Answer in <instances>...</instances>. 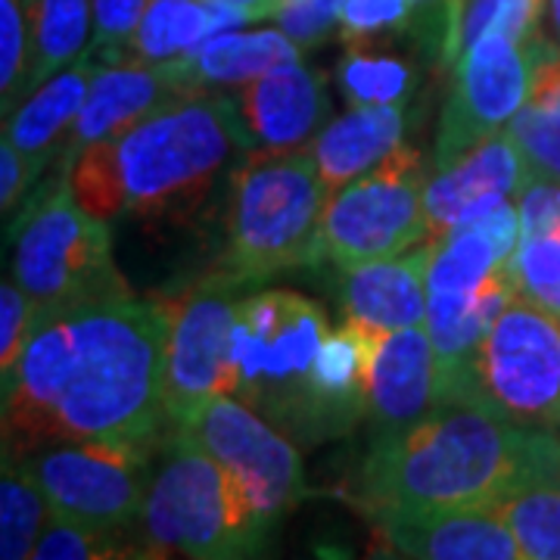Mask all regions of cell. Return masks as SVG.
Instances as JSON below:
<instances>
[{
  "instance_id": "ab89813d",
  "label": "cell",
  "mask_w": 560,
  "mask_h": 560,
  "mask_svg": "<svg viewBox=\"0 0 560 560\" xmlns=\"http://www.w3.org/2000/svg\"><path fill=\"white\" fill-rule=\"evenodd\" d=\"M529 103H555V106H560V44L539 62Z\"/></svg>"
},
{
  "instance_id": "4dcf8cb0",
  "label": "cell",
  "mask_w": 560,
  "mask_h": 560,
  "mask_svg": "<svg viewBox=\"0 0 560 560\" xmlns=\"http://www.w3.org/2000/svg\"><path fill=\"white\" fill-rule=\"evenodd\" d=\"M517 296L560 320V234L521 237L514 253Z\"/></svg>"
},
{
  "instance_id": "d6986e66",
  "label": "cell",
  "mask_w": 560,
  "mask_h": 560,
  "mask_svg": "<svg viewBox=\"0 0 560 560\" xmlns=\"http://www.w3.org/2000/svg\"><path fill=\"white\" fill-rule=\"evenodd\" d=\"M377 526L408 560H523L521 545L495 508L381 517Z\"/></svg>"
},
{
  "instance_id": "9a60e30c",
  "label": "cell",
  "mask_w": 560,
  "mask_h": 560,
  "mask_svg": "<svg viewBox=\"0 0 560 560\" xmlns=\"http://www.w3.org/2000/svg\"><path fill=\"white\" fill-rule=\"evenodd\" d=\"M526 178V162L508 128L482 140L455 165L440 168L433 180H427V241H442L495 209L501 200L517 197Z\"/></svg>"
},
{
  "instance_id": "f546056e",
  "label": "cell",
  "mask_w": 560,
  "mask_h": 560,
  "mask_svg": "<svg viewBox=\"0 0 560 560\" xmlns=\"http://www.w3.org/2000/svg\"><path fill=\"white\" fill-rule=\"evenodd\" d=\"M32 94V38L25 0H0V103L10 116Z\"/></svg>"
},
{
  "instance_id": "7402d4cb",
  "label": "cell",
  "mask_w": 560,
  "mask_h": 560,
  "mask_svg": "<svg viewBox=\"0 0 560 560\" xmlns=\"http://www.w3.org/2000/svg\"><path fill=\"white\" fill-rule=\"evenodd\" d=\"M405 109L401 106H352L334 121H327L312 140L320 180L327 197L381 165L401 147Z\"/></svg>"
},
{
  "instance_id": "3957f363",
  "label": "cell",
  "mask_w": 560,
  "mask_h": 560,
  "mask_svg": "<svg viewBox=\"0 0 560 560\" xmlns=\"http://www.w3.org/2000/svg\"><path fill=\"white\" fill-rule=\"evenodd\" d=\"M253 150L241 106L224 94L165 103L125 135L81 153L69 184L75 200L101 221H190L221 175Z\"/></svg>"
},
{
  "instance_id": "4fadbf2b",
  "label": "cell",
  "mask_w": 560,
  "mask_h": 560,
  "mask_svg": "<svg viewBox=\"0 0 560 560\" xmlns=\"http://www.w3.org/2000/svg\"><path fill=\"white\" fill-rule=\"evenodd\" d=\"M178 430L228 467L275 526L308 495L300 445L237 396L206 401Z\"/></svg>"
},
{
  "instance_id": "60d3db41",
  "label": "cell",
  "mask_w": 560,
  "mask_h": 560,
  "mask_svg": "<svg viewBox=\"0 0 560 560\" xmlns=\"http://www.w3.org/2000/svg\"><path fill=\"white\" fill-rule=\"evenodd\" d=\"M231 3H237L243 13L249 16L253 22L268 20V16H278V10L283 7V0H231Z\"/></svg>"
},
{
  "instance_id": "cb8c5ba5",
  "label": "cell",
  "mask_w": 560,
  "mask_h": 560,
  "mask_svg": "<svg viewBox=\"0 0 560 560\" xmlns=\"http://www.w3.org/2000/svg\"><path fill=\"white\" fill-rule=\"evenodd\" d=\"M548 0H445L442 40L436 62L455 69L464 54L489 35H504L521 44L545 40L541 16Z\"/></svg>"
},
{
  "instance_id": "b9f144b4",
  "label": "cell",
  "mask_w": 560,
  "mask_h": 560,
  "mask_svg": "<svg viewBox=\"0 0 560 560\" xmlns=\"http://www.w3.org/2000/svg\"><path fill=\"white\" fill-rule=\"evenodd\" d=\"M548 20H551V32H555V40L560 44V0H548Z\"/></svg>"
},
{
  "instance_id": "ffe728a7",
  "label": "cell",
  "mask_w": 560,
  "mask_h": 560,
  "mask_svg": "<svg viewBox=\"0 0 560 560\" xmlns=\"http://www.w3.org/2000/svg\"><path fill=\"white\" fill-rule=\"evenodd\" d=\"M97 69H101V60L84 54L79 62L66 66L54 79L38 84L7 116L3 138L13 140V147L28 160L35 175H40L50 162L60 160L66 138L79 119L81 106L88 101V91H91Z\"/></svg>"
},
{
  "instance_id": "7c38bea8",
  "label": "cell",
  "mask_w": 560,
  "mask_h": 560,
  "mask_svg": "<svg viewBox=\"0 0 560 560\" xmlns=\"http://www.w3.org/2000/svg\"><path fill=\"white\" fill-rule=\"evenodd\" d=\"M243 283L212 271L178 296L168 308V346H165V415L178 430L206 401L231 396V330L237 315V290Z\"/></svg>"
},
{
  "instance_id": "74e56055",
  "label": "cell",
  "mask_w": 560,
  "mask_h": 560,
  "mask_svg": "<svg viewBox=\"0 0 560 560\" xmlns=\"http://www.w3.org/2000/svg\"><path fill=\"white\" fill-rule=\"evenodd\" d=\"M38 180L35 168L13 147V140H0V209L3 215H10L13 209L20 212L25 190Z\"/></svg>"
},
{
  "instance_id": "277c9868",
  "label": "cell",
  "mask_w": 560,
  "mask_h": 560,
  "mask_svg": "<svg viewBox=\"0 0 560 560\" xmlns=\"http://www.w3.org/2000/svg\"><path fill=\"white\" fill-rule=\"evenodd\" d=\"M327 337L324 308L296 290H261L241 300L231 330V396L296 445L334 440L315 393V359Z\"/></svg>"
},
{
  "instance_id": "5bb4252c",
  "label": "cell",
  "mask_w": 560,
  "mask_h": 560,
  "mask_svg": "<svg viewBox=\"0 0 560 560\" xmlns=\"http://www.w3.org/2000/svg\"><path fill=\"white\" fill-rule=\"evenodd\" d=\"M194 94H202V91L190 84L184 60L165 62V66H143V62L101 66L91 81L79 119L66 138L57 172L69 175L75 160L91 143L119 138L128 128H135L138 121L162 109L165 103L194 97Z\"/></svg>"
},
{
  "instance_id": "52a82bcc",
  "label": "cell",
  "mask_w": 560,
  "mask_h": 560,
  "mask_svg": "<svg viewBox=\"0 0 560 560\" xmlns=\"http://www.w3.org/2000/svg\"><path fill=\"white\" fill-rule=\"evenodd\" d=\"M13 241V280L35 302L47 305L91 300L128 290L113 261L106 221L94 219L72 194L69 175H54L7 224Z\"/></svg>"
},
{
  "instance_id": "603a6c76",
  "label": "cell",
  "mask_w": 560,
  "mask_h": 560,
  "mask_svg": "<svg viewBox=\"0 0 560 560\" xmlns=\"http://www.w3.org/2000/svg\"><path fill=\"white\" fill-rule=\"evenodd\" d=\"M302 47L280 28L261 32H221L202 44L194 57H187V79L202 91L212 84H249L268 75L283 62H296Z\"/></svg>"
},
{
  "instance_id": "9c48e42d",
  "label": "cell",
  "mask_w": 560,
  "mask_h": 560,
  "mask_svg": "<svg viewBox=\"0 0 560 560\" xmlns=\"http://www.w3.org/2000/svg\"><path fill=\"white\" fill-rule=\"evenodd\" d=\"M474 399L514 423L560 430V320L511 302L477 352Z\"/></svg>"
},
{
  "instance_id": "7a4b0ae2",
  "label": "cell",
  "mask_w": 560,
  "mask_h": 560,
  "mask_svg": "<svg viewBox=\"0 0 560 560\" xmlns=\"http://www.w3.org/2000/svg\"><path fill=\"white\" fill-rule=\"evenodd\" d=\"M560 480V436L501 418L477 399H448L405 430L371 436L355 501L381 517L499 508L533 482Z\"/></svg>"
},
{
  "instance_id": "83f0119b",
  "label": "cell",
  "mask_w": 560,
  "mask_h": 560,
  "mask_svg": "<svg viewBox=\"0 0 560 560\" xmlns=\"http://www.w3.org/2000/svg\"><path fill=\"white\" fill-rule=\"evenodd\" d=\"M495 511L511 526L523 560H560V480L533 482Z\"/></svg>"
},
{
  "instance_id": "4316f807",
  "label": "cell",
  "mask_w": 560,
  "mask_h": 560,
  "mask_svg": "<svg viewBox=\"0 0 560 560\" xmlns=\"http://www.w3.org/2000/svg\"><path fill=\"white\" fill-rule=\"evenodd\" d=\"M32 560H168V551L143 529H91L50 517Z\"/></svg>"
},
{
  "instance_id": "d590c367",
  "label": "cell",
  "mask_w": 560,
  "mask_h": 560,
  "mask_svg": "<svg viewBox=\"0 0 560 560\" xmlns=\"http://www.w3.org/2000/svg\"><path fill=\"white\" fill-rule=\"evenodd\" d=\"M35 324V302L16 280H3L0 287V371L10 377L20 364L25 342Z\"/></svg>"
},
{
  "instance_id": "7bdbcfd3",
  "label": "cell",
  "mask_w": 560,
  "mask_h": 560,
  "mask_svg": "<svg viewBox=\"0 0 560 560\" xmlns=\"http://www.w3.org/2000/svg\"><path fill=\"white\" fill-rule=\"evenodd\" d=\"M359 560H408L405 555H393V551H374V555H368V558H359Z\"/></svg>"
},
{
  "instance_id": "f35d334b",
  "label": "cell",
  "mask_w": 560,
  "mask_h": 560,
  "mask_svg": "<svg viewBox=\"0 0 560 560\" xmlns=\"http://www.w3.org/2000/svg\"><path fill=\"white\" fill-rule=\"evenodd\" d=\"M415 7V25L411 32L418 35L430 60L440 57L442 20H445V0H411Z\"/></svg>"
},
{
  "instance_id": "8fae6325",
  "label": "cell",
  "mask_w": 560,
  "mask_h": 560,
  "mask_svg": "<svg viewBox=\"0 0 560 560\" xmlns=\"http://www.w3.org/2000/svg\"><path fill=\"white\" fill-rule=\"evenodd\" d=\"M558 47V40L521 44L489 35L474 44L455 66V84L442 106L433 160L436 172L455 165L482 140L501 135L533 94L539 62Z\"/></svg>"
},
{
  "instance_id": "d6a6232c",
  "label": "cell",
  "mask_w": 560,
  "mask_h": 560,
  "mask_svg": "<svg viewBox=\"0 0 560 560\" xmlns=\"http://www.w3.org/2000/svg\"><path fill=\"white\" fill-rule=\"evenodd\" d=\"M411 0H346L340 13V38L349 47H361L381 35L411 32Z\"/></svg>"
},
{
  "instance_id": "8d00e7d4",
  "label": "cell",
  "mask_w": 560,
  "mask_h": 560,
  "mask_svg": "<svg viewBox=\"0 0 560 560\" xmlns=\"http://www.w3.org/2000/svg\"><path fill=\"white\" fill-rule=\"evenodd\" d=\"M521 237L560 234V180L526 178L517 194Z\"/></svg>"
},
{
  "instance_id": "ac0fdd59",
  "label": "cell",
  "mask_w": 560,
  "mask_h": 560,
  "mask_svg": "<svg viewBox=\"0 0 560 560\" xmlns=\"http://www.w3.org/2000/svg\"><path fill=\"white\" fill-rule=\"evenodd\" d=\"M433 243H420L396 259L368 261L342 271L340 305L346 320L393 334L427 327V271Z\"/></svg>"
},
{
  "instance_id": "484cf974",
  "label": "cell",
  "mask_w": 560,
  "mask_h": 560,
  "mask_svg": "<svg viewBox=\"0 0 560 560\" xmlns=\"http://www.w3.org/2000/svg\"><path fill=\"white\" fill-rule=\"evenodd\" d=\"M54 517L47 495L22 455H3L0 470V560H32Z\"/></svg>"
},
{
  "instance_id": "6da1fadb",
  "label": "cell",
  "mask_w": 560,
  "mask_h": 560,
  "mask_svg": "<svg viewBox=\"0 0 560 560\" xmlns=\"http://www.w3.org/2000/svg\"><path fill=\"white\" fill-rule=\"evenodd\" d=\"M168 308L131 290L35 312L20 364L3 377V455L60 442L162 448Z\"/></svg>"
},
{
  "instance_id": "e575fe53",
  "label": "cell",
  "mask_w": 560,
  "mask_h": 560,
  "mask_svg": "<svg viewBox=\"0 0 560 560\" xmlns=\"http://www.w3.org/2000/svg\"><path fill=\"white\" fill-rule=\"evenodd\" d=\"M346 0H283L278 10V25L283 35L312 50L340 28V13Z\"/></svg>"
},
{
  "instance_id": "f1b7e54d",
  "label": "cell",
  "mask_w": 560,
  "mask_h": 560,
  "mask_svg": "<svg viewBox=\"0 0 560 560\" xmlns=\"http://www.w3.org/2000/svg\"><path fill=\"white\" fill-rule=\"evenodd\" d=\"M337 81L352 106H405L415 91V72L399 57H374L349 47L337 66Z\"/></svg>"
},
{
  "instance_id": "d4e9b609",
  "label": "cell",
  "mask_w": 560,
  "mask_h": 560,
  "mask_svg": "<svg viewBox=\"0 0 560 560\" xmlns=\"http://www.w3.org/2000/svg\"><path fill=\"white\" fill-rule=\"evenodd\" d=\"M32 38V91L79 62L94 40V0H25Z\"/></svg>"
},
{
  "instance_id": "836d02e7",
  "label": "cell",
  "mask_w": 560,
  "mask_h": 560,
  "mask_svg": "<svg viewBox=\"0 0 560 560\" xmlns=\"http://www.w3.org/2000/svg\"><path fill=\"white\" fill-rule=\"evenodd\" d=\"M147 7L150 0H94V40L88 54L101 62H121Z\"/></svg>"
},
{
  "instance_id": "30bf717a",
  "label": "cell",
  "mask_w": 560,
  "mask_h": 560,
  "mask_svg": "<svg viewBox=\"0 0 560 560\" xmlns=\"http://www.w3.org/2000/svg\"><path fill=\"white\" fill-rule=\"evenodd\" d=\"M160 448L119 442H60L28 458L54 517L91 529L140 526Z\"/></svg>"
},
{
  "instance_id": "5b68a950",
  "label": "cell",
  "mask_w": 560,
  "mask_h": 560,
  "mask_svg": "<svg viewBox=\"0 0 560 560\" xmlns=\"http://www.w3.org/2000/svg\"><path fill=\"white\" fill-rule=\"evenodd\" d=\"M327 206L312 143L290 150H249L231 168L221 275L243 287L315 265Z\"/></svg>"
},
{
  "instance_id": "44dd1931",
  "label": "cell",
  "mask_w": 560,
  "mask_h": 560,
  "mask_svg": "<svg viewBox=\"0 0 560 560\" xmlns=\"http://www.w3.org/2000/svg\"><path fill=\"white\" fill-rule=\"evenodd\" d=\"M253 22L231 0H150L121 62L165 66L194 57L221 32Z\"/></svg>"
},
{
  "instance_id": "2e32d148",
  "label": "cell",
  "mask_w": 560,
  "mask_h": 560,
  "mask_svg": "<svg viewBox=\"0 0 560 560\" xmlns=\"http://www.w3.org/2000/svg\"><path fill=\"white\" fill-rule=\"evenodd\" d=\"M440 405V361L427 327L381 334L368 377L371 436L405 430Z\"/></svg>"
},
{
  "instance_id": "8992f818",
  "label": "cell",
  "mask_w": 560,
  "mask_h": 560,
  "mask_svg": "<svg viewBox=\"0 0 560 560\" xmlns=\"http://www.w3.org/2000/svg\"><path fill=\"white\" fill-rule=\"evenodd\" d=\"M140 529L187 560H271L275 541L243 482L180 430L162 442Z\"/></svg>"
},
{
  "instance_id": "1f68e13d",
  "label": "cell",
  "mask_w": 560,
  "mask_h": 560,
  "mask_svg": "<svg viewBox=\"0 0 560 560\" xmlns=\"http://www.w3.org/2000/svg\"><path fill=\"white\" fill-rule=\"evenodd\" d=\"M529 178L560 180V106L526 103L508 125Z\"/></svg>"
},
{
  "instance_id": "e0dca14e",
  "label": "cell",
  "mask_w": 560,
  "mask_h": 560,
  "mask_svg": "<svg viewBox=\"0 0 560 560\" xmlns=\"http://www.w3.org/2000/svg\"><path fill=\"white\" fill-rule=\"evenodd\" d=\"M234 101L241 106L253 150L305 147L330 113L327 81L302 60L283 62L268 75L241 84Z\"/></svg>"
},
{
  "instance_id": "ba28073f",
  "label": "cell",
  "mask_w": 560,
  "mask_h": 560,
  "mask_svg": "<svg viewBox=\"0 0 560 560\" xmlns=\"http://www.w3.org/2000/svg\"><path fill=\"white\" fill-rule=\"evenodd\" d=\"M423 194L427 178L418 150H393L381 165L327 197L315 265L330 261L349 271L427 243Z\"/></svg>"
}]
</instances>
